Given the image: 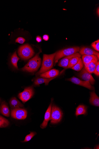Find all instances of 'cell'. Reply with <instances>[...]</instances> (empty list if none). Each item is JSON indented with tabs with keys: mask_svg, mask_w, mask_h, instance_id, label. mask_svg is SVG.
<instances>
[{
	"mask_svg": "<svg viewBox=\"0 0 99 149\" xmlns=\"http://www.w3.org/2000/svg\"><path fill=\"white\" fill-rule=\"evenodd\" d=\"M55 54L56 52L51 55L44 54L41 68L39 71L36 74V76L46 72L52 68Z\"/></svg>",
	"mask_w": 99,
	"mask_h": 149,
	"instance_id": "1",
	"label": "cell"
},
{
	"mask_svg": "<svg viewBox=\"0 0 99 149\" xmlns=\"http://www.w3.org/2000/svg\"><path fill=\"white\" fill-rule=\"evenodd\" d=\"M41 52V50H40L39 52L21 69V71L30 72H33L37 71L41 63V59L39 56V54Z\"/></svg>",
	"mask_w": 99,
	"mask_h": 149,
	"instance_id": "2",
	"label": "cell"
},
{
	"mask_svg": "<svg viewBox=\"0 0 99 149\" xmlns=\"http://www.w3.org/2000/svg\"><path fill=\"white\" fill-rule=\"evenodd\" d=\"M79 47H74L62 49L56 52L54 61V64L57 63L61 58L66 56L73 55L79 52Z\"/></svg>",
	"mask_w": 99,
	"mask_h": 149,
	"instance_id": "3",
	"label": "cell"
},
{
	"mask_svg": "<svg viewBox=\"0 0 99 149\" xmlns=\"http://www.w3.org/2000/svg\"><path fill=\"white\" fill-rule=\"evenodd\" d=\"M18 55L24 60H27L32 57L35 52L31 46L26 44L21 46L18 50Z\"/></svg>",
	"mask_w": 99,
	"mask_h": 149,
	"instance_id": "4",
	"label": "cell"
},
{
	"mask_svg": "<svg viewBox=\"0 0 99 149\" xmlns=\"http://www.w3.org/2000/svg\"><path fill=\"white\" fill-rule=\"evenodd\" d=\"M63 116V113L60 108L55 105L52 107L50 120L51 123L56 124L60 122Z\"/></svg>",
	"mask_w": 99,
	"mask_h": 149,
	"instance_id": "5",
	"label": "cell"
},
{
	"mask_svg": "<svg viewBox=\"0 0 99 149\" xmlns=\"http://www.w3.org/2000/svg\"><path fill=\"white\" fill-rule=\"evenodd\" d=\"M34 93L33 88L30 87L25 88L22 92L19 94L18 96L23 102L25 103L32 98Z\"/></svg>",
	"mask_w": 99,
	"mask_h": 149,
	"instance_id": "6",
	"label": "cell"
},
{
	"mask_svg": "<svg viewBox=\"0 0 99 149\" xmlns=\"http://www.w3.org/2000/svg\"><path fill=\"white\" fill-rule=\"evenodd\" d=\"M27 111L20 108L11 109V117L15 119L18 120H24L27 117Z\"/></svg>",
	"mask_w": 99,
	"mask_h": 149,
	"instance_id": "7",
	"label": "cell"
},
{
	"mask_svg": "<svg viewBox=\"0 0 99 149\" xmlns=\"http://www.w3.org/2000/svg\"><path fill=\"white\" fill-rule=\"evenodd\" d=\"M67 80L76 85L87 88L91 90H94L95 88L89 82L82 81L75 77L68 79Z\"/></svg>",
	"mask_w": 99,
	"mask_h": 149,
	"instance_id": "8",
	"label": "cell"
},
{
	"mask_svg": "<svg viewBox=\"0 0 99 149\" xmlns=\"http://www.w3.org/2000/svg\"><path fill=\"white\" fill-rule=\"evenodd\" d=\"M78 76L82 80L89 82L91 85H93L95 83V80L91 74L86 70L84 66L78 74Z\"/></svg>",
	"mask_w": 99,
	"mask_h": 149,
	"instance_id": "9",
	"label": "cell"
},
{
	"mask_svg": "<svg viewBox=\"0 0 99 149\" xmlns=\"http://www.w3.org/2000/svg\"><path fill=\"white\" fill-rule=\"evenodd\" d=\"M75 57H81V55L79 53H76L71 55L64 57L59 61L58 65L59 66L62 67L65 69L67 68L68 64L70 60Z\"/></svg>",
	"mask_w": 99,
	"mask_h": 149,
	"instance_id": "10",
	"label": "cell"
},
{
	"mask_svg": "<svg viewBox=\"0 0 99 149\" xmlns=\"http://www.w3.org/2000/svg\"><path fill=\"white\" fill-rule=\"evenodd\" d=\"M79 54L81 55H95L98 59L99 58V52L89 47H82L80 49Z\"/></svg>",
	"mask_w": 99,
	"mask_h": 149,
	"instance_id": "11",
	"label": "cell"
},
{
	"mask_svg": "<svg viewBox=\"0 0 99 149\" xmlns=\"http://www.w3.org/2000/svg\"><path fill=\"white\" fill-rule=\"evenodd\" d=\"M52 103V101L50 104L45 115L43 123L40 127L42 129L46 128L48 124V122L50 120Z\"/></svg>",
	"mask_w": 99,
	"mask_h": 149,
	"instance_id": "12",
	"label": "cell"
},
{
	"mask_svg": "<svg viewBox=\"0 0 99 149\" xmlns=\"http://www.w3.org/2000/svg\"><path fill=\"white\" fill-rule=\"evenodd\" d=\"M60 72L58 70L52 69L40 75L41 77L46 78H50L56 77L59 74Z\"/></svg>",
	"mask_w": 99,
	"mask_h": 149,
	"instance_id": "13",
	"label": "cell"
},
{
	"mask_svg": "<svg viewBox=\"0 0 99 149\" xmlns=\"http://www.w3.org/2000/svg\"><path fill=\"white\" fill-rule=\"evenodd\" d=\"M0 113L7 117L10 116V111L7 104L3 101L1 103L0 107Z\"/></svg>",
	"mask_w": 99,
	"mask_h": 149,
	"instance_id": "14",
	"label": "cell"
},
{
	"mask_svg": "<svg viewBox=\"0 0 99 149\" xmlns=\"http://www.w3.org/2000/svg\"><path fill=\"white\" fill-rule=\"evenodd\" d=\"M82 58L84 67H87L88 64L93 60L98 58L95 55H82Z\"/></svg>",
	"mask_w": 99,
	"mask_h": 149,
	"instance_id": "15",
	"label": "cell"
},
{
	"mask_svg": "<svg viewBox=\"0 0 99 149\" xmlns=\"http://www.w3.org/2000/svg\"><path fill=\"white\" fill-rule=\"evenodd\" d=\"M11 109L22 107L24 105L15 97L12 98L9 102Z\"/></svg>",
	"mask_w": 99,
	"mask_h": 149,
	"instance_id": "16",
	"label": "cell"
},
{
	"mask_svg": "<svg viewBox=\"0 0 99 149\" xmlns=\"http://www.w3.org/2000/svg\"><path fill=\"white\" fill-rule=\"evenodd\" d=\"M90 102L93 106L97 107L99 106V98L94 91L90 92Z\"/></svg>",
	"mask_w": 99,
	"mask_h": 149,
	"instance_id": "17",
	"label": "cell"
},
{
	"mask_svg": "<svg viewBox=\"0 0 99 149\" xmlns=\"http://www.w3.org/2000/svg\"><path fill=\"white\" fill-rule=\"evenodd\" d=\"M56 77L50 78H39L36 79L34 82V85L35 86H38L42 84L45 83L46 85H48L49 82L51 80Z\"/></svg>",
	"mask_w": 99,
	"mask_h": 149,
	"instance_id": "18",
	"label": "cell"
},
{
	"mask_svg": "<svg viewBox=\"0 0 99 149\" xmlns=\"http://www.w3.org/2000/svg\"><path fill=\"white\" fill-rule=\"evenodd\" d=\"M98 60V58L94 59L89 63L87 67H84L90 73H93Z\"/></svg>",
	"mask_w": 99,
	"mask_h": 149,
	"instance_id": "19",
	"label": "cell"
},
{
	"mask_svg": "<svg viewBox=\"0 0 99 149\" xmlns=\"http://www.w3.org/2000/svg\"><path fill=\"white\" fill-rule=\"evenodd\" d=\"M87 113V107L84 105H80L76 108L75 113L76 116L84 115H86Z\"/></svg>",
	"mask_w": 99,
	"mask_h": 149,
	"instance_id": "20",
	"label": "cell"
},
{
	"mask_svg": "<svg viewBox=\"0 0 99 149\" xmlns=\"http://www.w3.org/2000/svg\"><path fill=\"white\" fill-rule=\"evenodd\" d=\"M20 58L17 56V51L14 53L11 58V62L12 66L15 68L18 69V62Z\"/></svg>",
	"mask_w": 99,
	"mask_h": 149,
	"instance_id": "21",
	"label": "cell"
},
{
	"mask_svg": "<svg viewBox=\"0 0 99 149\" xmlns=\"http://www.w3.org/2000/svg\"><path fill=\"white\" fill-rule=\"evenodd\" d=\"M80 57H75L71 59L68 64L67 68L72 69L78 62Z\"/></svg>",
	"mask_w": 99,
	"mask_h": 149,
	"instance_id": "22",
	"label": "cell"
},
{
	"mask_svg": "<svg viewBox=\"0 0 99 149\" xmlns=\"http://www.w3.org/2000/svg\"><path fill=\"white\" fill-rule=\"evenodd\" d=\"M84 64L81 58L80 59L78 62L72 68L73 70L77 71H80L83 68Z\"/></svg>",
	"mask_w": 99,
	"mask_h": 149,
	"instance_id": "23",
	"label": "cell"
},
{
	"mask_svg": "<svg viewBox=\"0 0 99 149\" xmlns=\"http://www.w3.org/2000/svg\"><path fill=\"white\" fill-rule=\"evenodd\" d=\"M9 125V121L0 115V128H4Z\"/></svg>",
	"mask_w": 99,
	"mask_h": 149,
	"instance_id": "24",
	"label": "cell"
},
{
	"mask_svg": "<svg viewBox=\"0 0 99 149\" xmlns=\"http://www.w3.org/2000/svg\"><path fill=\"white\" fill-rule=\"evenodd\" d=\"M36 134V133L35 132H30V134L27 135L26 136L23 142H27L30 141Z\"/></svg>",
	"mask_w": 99,
	"mask_h": 149,
	"instance_id": "25",
	"label": "cell"
},
{
	"mask_svg": "<svg viewBox=\"0 0 99 149\" xmlns=\"http://www.w3.org/2000/svg\"><path fill=\"white\" fill-rule=\"evenodd\" d=\"M91 46L97 52L99 51V39L93 42Z\"/></svg>",
	"mask_w": 99,
	"mask_h": 149,
	"instance_id": "26",
	"label": "cell"
},
{
	"mask_svg": "<svg viewBox=\"0 0 99 149\" xmlns=\"http://www.w3.org/2000/svg\"><path fill=\"white\" fill-rule=\"evenodd\" d=\"M26 41V39L23 37H20L17 38L15 40L16 43L20 44H23Z\"/></svg>",
	"mask_w": 99,
	"mask_h": 149,
	"instance_id": "27",
	"label": "cell"
},
{
	"mask_svg": "<svg viewBox=\"0 0 99 149\" xmlns=\"http://www.w3.org/2000/svg\"><path fill=\"white\" fill-rule=\"evenodd\" d=\"M93 73L97 76H99V61H98L96 69Z\"/></svg>",
	"mask_w": 99,
	"mask_h": 149,
	"instance_id": "28",
	"label": "cell"
},
{
	"mask_svg": "<svg viewBox=\"0 0 99 149\" xmlns=\"http://www.w3.org/2000/svg\"><path fill=\"white\" fill-rule=\"evenodd\" d=\"M42 38H43V39L45 40V41H48L49 39V37L48 35L47 34H45L43 36H42Z\"/></svg>",
	"mask_w": 99,
	"mask_h": 149,
	"instance_id": "29",
	"label": "cell"
},
{
	"mask_svg": "<svg viewBox=\"0 0 99 149\" xmlns=\"http://www.w3.org/2000/svg\"><path fill=\"white\" fill-rule=\"evenodd\" d=\"M36 41L38 43H40L42 41V39L41 36H37L36 38Z\"/></svg>",
	"mask_w": 99,
	"mask_h": 149,
	"instance_id": "30",
	"label": "cell"
},
{
	"mask_svg": "<svg viewBox=\"0 0 99 149\" xmlns=\"http://www.w3.org/2000/svg\"><path fill=\"white\" fill-rule=\"evenodd\" d=\"M96 13L97 14L98 16H99V7H98L97 9L96 10Z\"/></svg>",
	"mask_w": 99,
	"mask_h": 149,
	"instance_id": "31",
	"label": "cell"
},
{
	"mask_svg": "<svg viewBox=\"0 0 99 149\" xmlns=\"http://www.w3.org/2000/svg\"><path fill=\"white\" fill-rule=\"evenodd\" d=\"M1 100H0V107H1Z\"/></svg>",
	"mask_w": 99,
	"mask_h": 149,
	"instance_id": "32",
	"label": "cell"
}]
</instances>
